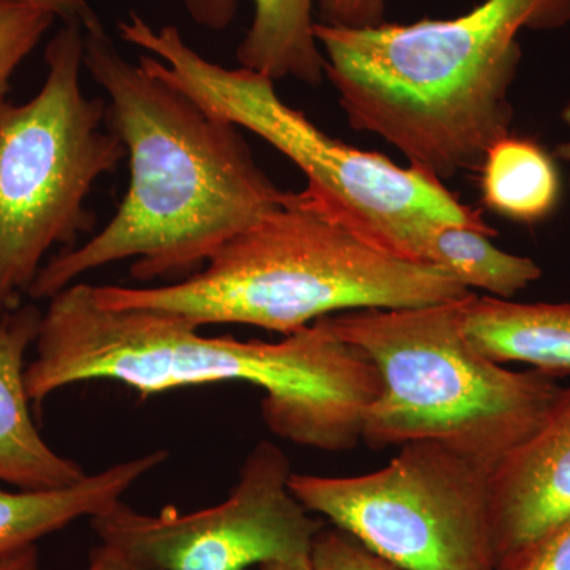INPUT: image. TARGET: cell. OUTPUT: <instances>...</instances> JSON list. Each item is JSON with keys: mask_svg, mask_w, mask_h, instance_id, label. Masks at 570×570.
I'll return each mask as SVG.
<instances>
[{"mask_svg": "<svg viewBox=\"0 0 570 570\" xmlns=\"http://www.w3.org/2000/svg\"><path fill=\"white\" fill-rule=\"evenodd\" d=\"M254 17L236 48L243 69L269 80L295 78L318 86L325 78V58L316 33V0H253ZM198 26L213 31L230 26L236 0H181Z\"/></svg>", "mask_w": 570, "mask_h": 570, "instance_id": "12", "label": "cell"}, {"mask_svg": "<svg viewBox=\"0 0 570 570\" xmlns=\"http://www.w3.org/2000/svg\"><path fill=\"white\" fill-rule=\"evenodd\" d=\"M570 521V385L542 425L490 478V538L497 570Z\"/></svg>", "mask_w": 570, "mask_h": 570, "instance_id": "10", "label": "cell"}, {"mask_svg": "<svg viewBox=\"0 0 570 570\" xmlns=\"http://www.w3.org/2000/svg\"><path fill=\"white\" fill-rule=\"evenodd\" d=\"M499 570H570V521Z\"/></svg>", "mask_w": 570, "mask_h": 570, "instance_id": "20", "label": "cell"}, {"mask_svg": "<svg viewBox=\"0 0 570 570\" xmlns=\"http://www.w3.org/2000/svg\"><path fill=\"white\" fill-rule=\"evenodd\" d=\"M29 2L51 11L59 21L81 22L82 28L100 20L88 0H29Z\"/></svg>", "mask_w": 570, "mask_h": 570, "instance_id": "21", "label": "cell"}, {"mask_svg": "<svg viewBox=\"0 0 570 570\" xmlns=\"http://www.w3.org/2000/svg\"><path fill=\"white\" fill-rule=\"evenodd\" d=\"M88 570H145L135 564L121 551L100 543L91 551Z\"/></svg>", "mask_w": 570, "mask_h": 570, "instance_id": "22", "label": "cell"}, {"mask_svg": "<svg viewBox=\"0 0 570 570\" xmlns=\"http://www.w3.org/2000/svg\"><path fill=\"white\" fill-rule=\"evenodd\" d=\"M0 570H41L37 546L0 558Z\"/></svg>", "mask_w": 570, "mask_h": 570, "instance_id": "23", "label": "cell"}, {"mask_svg": "<svg viewBox=\"0 0 570 570\" xmlns=\"http://www.w3.org/2000/svg\"><path fill=\"white\" fill-rule=\"evenodd\" d=\"M127 43L149 52L140 66L189 96L209 115L249 130L306 176L307 193L363 242L401 261L423 264L436 224H463L498 235L482 212L461 204L422 168L400 167L379 153L330 137L276 94L275 81L253 70L225 69L184 40L176 26L154 28L138 13L118 24ZM425 265V264H423Z\"/></svg>", "mask_w": 570, "mask_h": 570, "instance_id": "6", "label": "cell"}, {"mask_svg": "<svg viewBox=\"0 0 570 570\" xmlns=\"http://www.w3.org/2000/svg\"><path fill=\"white\" fill-rule=\"evenodd\" d=\"M92 292L110 309L142 307L198 328L253 325L284 336L333 314L438 305L472 294L445 269L363 242L306 189L288 193L186 279L159 287L92 285Z\"/></svg>", "mask_w": 570, "mask_h": 570, "instance_id": "4", "label": "cell"}, {"mask_svg": "<svg viewBox=\"0 0 570 570\" xmlns=\"http://www.w3.org/2000/svg\"><path fill=\"white\" fill-rule=\"evenodd\" d=\"M167 459L168 452L154 450L63 489L10 491L0 487V558L37 546L77 520L99 515Z\"/></svg>", "mask_w": 570, "mask_h": 570, "instance_id": "13", "label": "cell"}, {"mask_svg": "<svg viewBox=\"0 0 570 570\" xmlns=\"http://www.w3.org/2000/svg\"><path fill=\"white\" fill-rule=\"evenodd\" d=\"M36 305L11 307L0 318V482L18 490H55L88 475L50 448L31 415L26 389V354L39 335Z\"/></svg>", "mask_w": 570, "mask_h": 570, "instance_id": "11", "label": "cell"}, {"mask_svg": "<svg viewBox=\"0 0 570 570\" xmlns=\"http://www.w3.org/2000/svg\"><path fill=\"white\" fill-rule=\"evenodd\" d=\"M570 22V0H483L450 20L314 33L352 129L377 135L439 181L479 170L510 135L519 36Z\"/></svg>", "mask_w": 570, "mask_h": 570, "instance_id": "3", "label": "cell"}, {"mask_svg": "<svg viewBox=\"0 0 570 570\" xmlns=\"http://www.w3.org/2000/svg\"><path fill=\"white\" fill-rule=\"evenodd\" d=\"M309 561L311 570H406L336 527H324L317 532Z\"/></svg>", "mask_w": 570, "mask_h": 570, "instance_id": "18", "label": "cell"}, {"mask_svg": "<svg viewBox=\"0 0 570 570\" xmlns=\"http://www.w3.org/2000/svg\"><path fill=\"white\" fill-rule=\"evenodd\" d=\"M479 171L483 205L512 223H543L560 206L558 165L532 138L512 134L501 138L485 154Z\"/></svg>", "mask_w": 570, "mask_h": 570, "instance_id": "15", "label": "cell"}, {"mask_svg": "<svg viewBox=\"0 0 570 570\" xmlns=\"http://www.w3.org/2000/svg\"><path fill=\"white\" fill-rule=\"evenodd\" d=\"M85 69L107 94V127L126 149L129 189L99 234L41 266L32 299L122 261H134L135 281L178 283L287 197L239 127L127 61L100 20L85 28Z\"/></svg>", "mask_w": 570, "mask_h": 570, "instance_id": "1", "label": "cell"}, {"mask_svg": "<svg viewBox=\"0 0 570 570\" xmlns=\"http://www.w3.org/2000/svg\"><path fill=\"white\" fill-rule=\"evenodd\" d=\"M561 118L570 129V102L566 105L564 110H562ZM554 157L562 160V163L570 165V140L557 146V149H554Z\"/></svg>", "mask_w": 570, "mask_h": 570, "instance_id": "25", "label": "cell"}, {"mask_svg": "<svg viewBox=\"0 0 570 570\" xmlns=\"http://www.w3.org/2000/svg\"><path fill=\"white\" fill-rule=\"evenodd\" d=\"M464 335L498 363H527L561 377L570 374V303H515L471 294Z\"/></svg>", "mask_w": 570, "mask_h": 570, "instance_id": "14", "label": "cell"}, {"mask_svg": "<svg viewBox=\"0 0 570 570\" xmlns=\"http://www.w3.org/2000/svg\"><path fill=\"white\" fill-rule=\"evenodd\" d=\"M317 22L335 28H370L385 21V0H317Z\"/></svg>", "mask_w": 570, "mask_h": 570, "instance_id": "19", "label": "cell"}, {"mask_svg": "<svg viewBox=\"0 0 570 570\" xmlns=\"http://www.w3.org/2000/svg\"><path fill=\"white\" fill-rule=\"evenodd\" d=\"M466 298L325 321L373 360L381 379L363 422L366 445L439 442L491 475L539 430L562 387L549 373L509 370L472 346Z\"/></svg>", "mask_w": 570, "mask_h": 570, "instance_id": "5", "label": "cell"}, {"mask_svg": "<svg viewBox=\"0 0 570 570\" xmlns=\"http://www.w3.org/2000/svg\"><path fill=\"white\" fill-rule=\"evenodd\" d=\"M261 570H311L309 557L291 558V560H275L258 566Z\"/></svg>", "mask_w": 570, "mask_h": 570, "instance_id": "24", "label": "cell"}, {"mask_svg": "<svg viewBox=\"0 0 570 570\" xmlns=\"http://www.w3.org/2000/svg\"><path fill=\"white\" fill-rule=\"evenodd\" d=\"M292 474L284 450L262 441L220 504L149 515L118 501L89 521L100 543L145 570H247L309 557L325 524L292 493Z\"/></svg>", "mask_w": 570, "mask_h": 570, "instance_id": "9", "label": "cell"}, {"mask_svg": "<svg viewBox=\"0 0 570 570\" xmlns=\"http://www.w3.org/2000/svg\"><path fill=\"white\" fill-rule=\"evenodd\" d=\"M490 478L439 442L414 441L370 474L294 472L291 490L309 512L400 568L497 570Z\"/></svg>", "mask_w": 570, "mask_h": 570, "instance_id": "8", "label": "cell"}, {"mask_svg": "<svg viewBox=\"0 0 570 570\" xmlns=\"http://www.w3.org/2000/svg\"><path fill=\"white\" fill-rule=\"evenodd\" d=\"M33 346L26 366L32 403L81 382H118L141 397L246 382L264 390L262 419L273 434L324 452L356 448L381 392L373 360L325 317L279 343L205 336L163 311L100 306L82 281L51 296Z\"/></svg>", "mask_w": 570, "mask_h": 570, "instance_id": "2", "label": "cell"}, {"mask_svg": "<svg viewBox=\"0 0 570 570\" xmlns=\"http://www.w3.org/2000/svg\"><path fill=\"white\" fill-rule=\"evenodd\" d=\"M58 20L29 0H0V100L7 99L11 78Z\"/></svg>", "mask_w": 570, "mask_h": 570, "instance_id": "17", "label": "cell"}, {"mask_svg": "<svg viewBox=\"0 0 570 570\" xmlns=\"http://www.w3.org/2000/svg\"><path fill=\"white\" fill-rule=\"evenodd\" d=\"M489 232L463 224H436L426 236L423 264L445 269L468 291L510 299L535 283L542 269L534 261L505 253Z\"/></svg>", "mask_w": 570, "mask_h": 570, "instance_id": "16", "label": "cell"}, {"mask_svg": "<svg viewBox=\"0 0 570 570\" xmlns=\"http://www.w3.org/2000/svg\"><path fill=\"white\" fill-rule=\"evenodd\" d=\"M45 63L31 100H0V318L28 294L52 247L69 249L92 230L88 195L126 157L107 127V102L82 91L81 22H62Z\"/></svg>", "mask_w": 570, "mask_h": 570, "instance_id": "7", "label": "cell"}]
</instances>
